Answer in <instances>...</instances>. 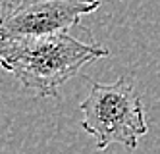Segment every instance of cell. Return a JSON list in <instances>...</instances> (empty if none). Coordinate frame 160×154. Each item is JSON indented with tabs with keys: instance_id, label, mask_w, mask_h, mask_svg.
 Segmentation results:
<instances>
[{
	"instance_id": "cell-1",
	"label": "cell",
	"mask_w": 160,
	"mask_h": 154,
	"mask_svg": "<svg viewBox=\"0 0 160 154\" xmlns=\"http://www.w3.org/2000/svg\"><path fill=\"white\" fill-rule=\"evenodd\" d=\"M108 54L102 44L81 42L70 33L0 41V67L39 97H56L83 66Z\"/></svg>"
},
{
	"instance_id": "cell-2",
	"label": "cell",
	"mask_w": 160,
	"mask_h": 154,
	"mask_svg": "<svg viewBox=\"0 0 160 154\" xmlns=\"http://www.w3.org/2000/svg\"><path fill=\"white\" fill-rule=\"evenodd\" d=\"M79 108L83 114L81 127L95 137L98 150L112 143L137 148L139 139L148 131L143 100L129 77H120L112 85L93 83Z\"/></svg>"
},
{
	"instance_id": "cell-3",
	"label": "cell",
	"mask_w": 160,
	"mask_h": 154,
	"mask_svg": "<svg viewBox=\"0 0 160 154\" xmlns=\"http://www.w3.org/2000/svg\"><path fill=\"white\" fill-rule=\"evenodd\" d=\"M100 8V0H21L0 25V41L68 33L81 16Z\"/></svg>"
},
{
	"instance_id": "cell-4",
	"label": "cell",
	"mask_w": 160,
	"mask_h": 154,
	"mask_svg": "<svg viewBox=\"0 0 160 154\" xmlns=\"http://www.w3.org/2000/svg\"><path fill=\"white\" fill-rule=\"evenodd\" d=\"M21 0H0V25L18 10Z\"/></svg>"
}]
</instances>
